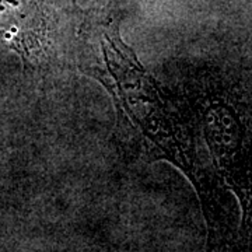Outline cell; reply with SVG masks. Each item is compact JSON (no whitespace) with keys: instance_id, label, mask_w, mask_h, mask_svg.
<instances>
[{"instance_id":"obj_2","label":"cell","mask_w":252,"mask_h":252,"mask_svg":"<svg viewBox=\"0 0 252 252\" xmlns=\"http://www.w3.org/2000/svg\"><path fill=\"white\" fill-rule=\"evenodd\" d=\"M0 32L24 58L39 41V20L30 0H0Z\"/></svg>"},{"instance_id":"obj_1","label":"cell","mask_w":252,"mask_h":252,"mask_svg":"<svg viewBox=\"0 0 252 252\" xmlns=\"http://www.w3.org/2000/svg\"><path fill=\"white\" fill-rule=\"evenodd\" d=\"M80 38V72L97 79L112 95L119 129L126 127L130 142L153 158L175 162L190 177L177 118L157 83L121 39L117 26H87Z\"/></svg>"}]
</instances>
